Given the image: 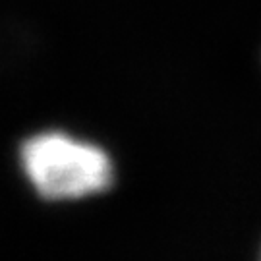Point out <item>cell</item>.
Wrapping results in <instances>:
<instances>
[{
	"label": "cell",
	"instance_id": "1",
	"mask_svg": "<svg viewBox=\"0 0 261 261\" xmlns=\"http://www.w3.org/2000/svg\"><path fill=\"white\" fill-rule=\"evenodd\" d=\"M21 163L31 184L48 199H77L111 186L112 163L95 145L64 134H41L23 145Z\"/></svg>",
	"mask_w": 261,
	"mask_h": 261
}]
</instances>
